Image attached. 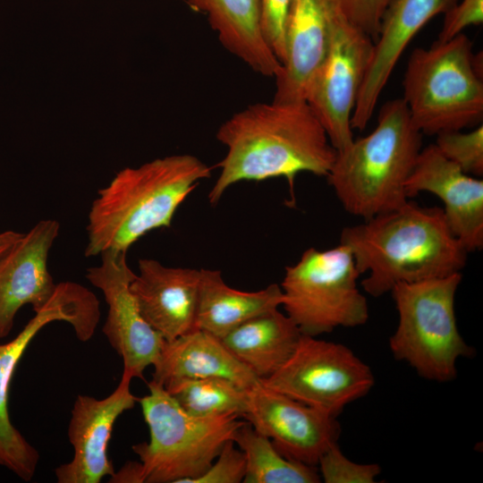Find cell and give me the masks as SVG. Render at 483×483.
<instances>
[{"label": "cell", "mask_w": 483, "mask_h": 483, "mask_svg": "<svg viewBox=\"0 0 483 483\" xmlns=\"http://www.w3.org/2000/svg\"><path fill=\"white\" fill-rule=\"evenodd\" d=\"M226 147L220 174L208 194L216 204L225 191L243 181L284 177L292 200L298 174L326 177L336 149L306 102L255 103L233 114L216 131Z\"/></svg>", "instance_id": "6da1fadb"}, {"label": "cell", "mask_w": 483, "mask_h": 483, "mask_svg": "<svg viewBox=\"0 0 483 483\" xmlns=\"http://www.w3.org/2000/svg\"><path fill=\"white\" fill-rule=\"evenodd\" d=\"M363 290L379 297L402 283L461 273L468 251L451 232L442 208L404 205L342 230Z\"/></svg>", "instance_id": "7a4b0ae2"}, {"label": "cell", "mask_w": 483, "mask_h": 483, "mask_svg": "<svg viewBox=\"0 0 483 483\" xmlns=\"http://www.w3.org/2000/svg\"><path fill=\"white\" fill-rule=\"evenodd\" d=\"M211 167L195 156L172 155L120 170L89 211L86 257L126 251L142 236L170 227L180 205Z\"/></svg>", "instance_id": "3957f363"}, {"label": "cell", "mask_w": 483, "mask_h": 483, "mask_svg": "<svg viewBox=\"0 0 483 483\" xmlns=\"http://www.w3.org/2000/svg\"><path fill=\"white\" fill-rule=\"evenodd\" d=\"M422 135L402 98L386 102L375 129L336 151L326 176L345 211L367 220L404 205Z\"/></svg>", "instance_id": "277c9868"}, {"label": "cell", "mask_w": 483, "mask_h": 483, "mask_svg": "<svg viewBox=\"0 0 483 483\" xmlns=\"http://www.w3.org/2000/svg\"><path fill=\"white\" fill-rule=\"evenodd\" d=\"M402 87V99L421 134L462 131L482 123V73L463 33L414 49Z\"/></svg>", "instance_id": "5b68a950"}, {"label": "cell", "mask_w": 483, "mask_h": 483, "mask_svg": "<svg viewBox=\"0 0 483 483\" xmlns=\"http://www.w3.org/2000/svg\"><path fill=\"white\" fill-rule=\"evenodd\" d=\"M138 398L149 441L132 445L140 483H191L202 475L245 422L237 414L197 417L185 411L152 380Z\"/></svg>", "instance_id": "8992f818"}, {"label": "cell", "mask_w": 483, "mask_h": 483, "mask_svg": "<svg viewBox=\"0 0 483 483\" xmlns=\"http://www.w3.org/2000/svg\"><path fill=\"white\" fill-rule=\"evenodd\" d=\"M462 278V273H454L398 284L390 291L398 323L389 338V349L395 360L427 380H453L459 359L475 353L462 336L455 316L454 300Z\"/></svg>", "instance_id": "52a82bcc"}, {"label": "cell", "mask_w": 483, "mask_h": 483, "mask_svg": "<svg viewBox=\"0 0 483 483\" xmlns=\"http://www.w3.org/2000/svg\"><path fill=\"white\" fill-rule=\"evenodd\" d=\"M360 275L347 246L309 248L285 267L281 306L306 335L362 326L369 314L367 299L358 288Z\"/></svg>", "instance_id": "ba28073f"}, {"label": "cell", "mask_w": 483, "mask_h": 483, "mask_svg": "<svg viewBox=\"0 0 483 483\" xmlns=\"http://www.w3.org/2000/svg\"><path fill=\"white\" fill-rule=\"evenodd\" d=\"M259 381L335 417L375 385L371 369L349 347L306 335H301L287 361Z\"/></svg>", "instance_id": "9c48e42d"}, {"label": "cell", "mask_w": 483, "mask_h": 483, "mask_svg": "<svg viewBox=\"0 0 483 483\" xmlns=\"http://www.w3.org/2000/svg\"><path fill=\"white\" fill-rule=\"evenodd\" d=\"M99 305L96 295L74 282L56 284L50 301L10 342L0 344V465L22 480L32 479L39 453L12 424L8 413V394L14 370L35 335L54 321L69 323L80 341L89 339L97 326Z\"/></svg>", "instance_id": "30bf717a"}, {"label": "cell", "mask_w": 483, "mask_h": 483, "mask_svg": "<svg viewBox=\"0 0 483 483\" xmlns=\"http://www.w3.org/2000/svg\"><path fill=\"white\" fill-rule=\"evenodd\" d=\"M330 8L328 50L308 85L305 102L338 151L353 140L352 115L371 59L374 41Z\"/></svg>", "instance_id": "8fae6325"}, {"label": "cell", "mask_w": 483, "mask_h": 483, "mask_svg": "<svg viewBox=\"0 0 483 483\" xmlns=\"http://www.w3.org/2000/svg\"><path fill=\"white\" fill-rule=\"evenodd\" d=\"M126 251L106 250L100 264L86 271L87 280L99 289L108 306L103 333L123 363V373L143 379L153 366L165 339L143 318L131 291L135 273L127 263Z\"/></svg>", "instance_id": "7c38bea8"}, {"label": "cell", "mask_w": 483, "mask_h": 483, "mask_svg": "<svg viewBox=\"0 0 483 483\" xmlns=\"http://www.w3.org/2000/svg\"><path fill=\"white\" fill-rule=\"evenodd\" d=\"M242 418L268 437L286 457L317 466L320 456L337 444L336 417L263 386L248 389Z\"/></svg>", "instance_id": "4fadbf2b"}, {"label": "cell", "mask_w": 483, "mask_h": 483, "mask_svg": "<svg viewBox=\"0 0 483 483\" xmlns=\"http://www.w3.org/2000/svg\"><path fill=\"white\" fill-rule=\"evenodd\" d=\"M131 379L123 372L115 390L104 399L77 395L68 425L73 456L55 468L58 483H99L114 473L107 445L116 419L138 402L130 390Z\"/></svg>", "instance_id": "5bb4252c"}, {"label": "cell", "mask_w": 483, "mask_h": 483, "mask_svg": "<svg viewBox=\"0 0 483 483\" xmlns=\"http://www.w3.org/2000/svg\"><path fill=\"white\" fill-rule=\"evenodd\" d=\"M409 198L430 192L444 204L453 235L468 252L483 247V181L464 173L430 144L421 148L405 184Z\"/></svg>", "instance_id": "9a60e30c"}, {"label": "cell", "mask_w": 483, "mask_h": 483, "mask_svg": "<svg viewBox=\"0 0 483 483\" xmlns=\"http://www.w3.org/2000/svg\"><path fill=\"white\" fill-rule=\"evenodd\" d=\"M60 224L54 219L37 223L0 260V339L8 335L21 307L42 309L56 284L48 269L50 250Z\"/></svg>", "instance_id": "2e32d148"}, {"label": "cell", "mask_w": 483, "mask_h": 483, "mask_svg": "<svg viewBox=\"0 0 483 483\" xmlns=\"http://www.w3.org/2000/svg\"><path fill=\"white\" fill-rule=\"evenodd\" d=\"M456 0H391L374 41L371 59L352 115V129L362 131L404 49L434 16L447 12Z\"/></svg>", "instance_id": "e0dca14e"}, {"label": "cell", "mask_w": 483, "mask_h": 483, "mask_svg": "<svg viewBox=\"0 0 483 483\" xmlns=\"http://www.w3.org/2000/svg\"><path fill=\"white\" fill-rule=\"evenodd\" d=\"M131 291L146 321L165 342L196 327L200 269L141 258Z\"/></svg>", "instance_id": "ac0fdd59"}, {"label": "cell", "mask_w": 483, "mask_h": 483, "mask_svg": "<svg viewBox=\"0 0 483 483\" xmlns=\"http://www.w3.org/2000/svg\"><path fill=\"white\" fill-rule=\"evenodd\" d=\"M331 8L326 0H292L285 24V55L273 100L305 102L308 85L330 42Z\"/></svg>", "instance_id": "d6986e66"}, {"label": "cell", "mask_w": 483, "mask_h": 483, "mask_svg": "<svg viewBox=\"0 0 483 483\" xmlns=\"http://www.w3.org/2000/svg\"><path fill=\"white\" fill-rule=\"evenodd\" d=\"M153 367L151 380L163 387L180 380L212 377L226 378L244 389L259 383L220 338L199 328L165 342Z\"/></svg>", "instance_id": "ffe728a7"}, {"label": "cell", "mask_w": 483, "mask_h": 483, "mask_svg": "<svg viewBox=\"0 0 483 483\" xmlns=\"http://www.w3.org/2000/svg\"><path fill=\"white\" fill-rule=\"evenodd\" d=\"M205 13L222 46L255 72L275 78L282 64L261 29V0H186Z\"/></svg>", "instance_id": "44dd1931"}, {"label": "cell", "mask_w": 483, "mask_h": 483, "mask_svg": "<svg viewBox=\"0 0 483 483\" xmlns=\"http://www.w3.org/2000/svg\"><path fill=\"white\" fill-rule=\"evenodd\" d=\"M301 335L296 324L277 308L242 323L221 341L261 380L272 376L287 361Z\"/></svg>", "instance_id": "7402d4cb"}, {"label": "cell", "mask_w": 483, "mask_h": 483, "mask_svg": "<svg viewBox=\"0 0 483 483\" xmlns=\"http://www.w3.org/2000/svg\"><path fill=\"white\" fill-rule=\"evenodd\" d=\"M282 300L279 284L243 292L226 284L220 270L200 269L196 327L221 339L248 319L279 308Z\"/></svg>", "instance_id": "603a6c76"}, {"label": "cell", "mask_w": 483, "mask_h": 483, "mask_svg": "<svg viewBox=\"0 0 483 483\" xmlns=\"http://www.w3.org/2000/svg\"><path fill=\"white\" fill-rule=\"evenodd\" d=\"M233 440L245 456L244 483L321 482L317 466L286 457L246 420Z\"/></svg>", "instance_id": "cb8c5ba5"}, {"label": "cell", "mask_w": 483, "mask_h": 483, "mask_svg": "<svg viewBox=\"0 0 483 483\" xmlns=\"http://www.w3.org/2000/svg\"><path fill=\"white\" fill-rule=\"evenodd\" d=\"M188 413L197 417L237 414L242 417L248 402V389L223 377L176 381L164 387Z\"/></svg>", "instance_id": "d4e9b609"}, {"label": "cell", "mask_w": 483, "mask_h": 483, "mask_svg": "<svg viewBox=\"0 0 483 483\" xmlns=\"http://www.w3.org/2000/svg\"><path fill=\"white\" fill-rule=\"evenodd\" d=\"M438 150L450 161L470 175L483 174V126H476L469 132L451 131L436 135Z\"/></svg>", "instance_id": "484cf974"}, {"label": "cell", "mask_w": 483, "mask_h": 483, "mask_svg": "<svg viewBox=\"0 0 483 483\" xmlns=\"http://www.w3.org/2000/svg\"><path fill=\"white\" fill-rule=\"evenodd\" d=\"M317 468L321 481L326 483H373L381 473L377 463H358L347 458L338 444L320 456Z\"/></svg>", "instance_id": "4316f807"}, {"label": "cell", "mask_w": 483, "mask_h": 483, "mask_svg": "<svg viewBox=\"0 0 483 483\" xmlns=\"http://www.w3.org/2000/svg\"><path fill=\"white\" fill-rule=\"evenodd\" d=\"M391 0H326L349 22L376 40L382 16Z\"/></svg>", "instance_id": "83f0119b"}, {"label": "cell", "mask_w": 483, "mask_h": 483, "mask_svg": "<svg viewBox=\"0 0 483 483\" xmlns=\"http://www.w3.org/2000/svg\"><path fill=\"white\" fill-rule=\"evenodd\" d=\"M245 470L243 453L230 440L207 470L191 483H240L243 481Z\"/></svg>", "instance_id": "f1b7e54d"}, {"label": "cell", "mask_w": 483, "mask_h": 483, "mask_svg": "<svg viewBox=\"0 0 483 483\" xmlns=\"http://www.w3.org/2000/svg\"><path fill=\"white\" fill-rule=\"evenodd\" d=\"M292 0H261V29L269 47L282 64L285 55V24Z\"/></svg>", "instance_id": "f546056e"}, {"label": "cell", "mask_w": 483, "mask_h": 483, "mask_svg": "<svg viewBox=\"0 0 483 483\" xmlns=\"http://www.w3.org/2000/svg\"><path fill=\"white\" fill-rule=\"evenodd\" d=\"M445 20L439 33V40L449 39L471 25L483 21V0H461L445 13Z\"/></svg>", "instance_id": "4dcf8cb0"}, {"label": "cell", "mask_w": 483, "mask_h": 483, "mask_svg": "<svg viewBox=\"0 0 483 483\" xmlns=\"http://www.w3.org/2000/svg\"><path fill=\"white\" fill-rule=\"evenodd\" d=\"M21 236V233L15 231L0 233V260L10 251Z\"/></svg>", "instance_id": "1f68e13d"}, {"label": "cell", "mask_w": 483, "mask_h": 483, "mask_svg": "<svg viewBox=\"0 0 483 483\" xmlns=\"http://www.w3.org/2000/svg\"><path fill=\"white\" fill-rule=\"evenodd\" d=\"M97 301H98V300H97ZM98 305H99V301H98ZM99 318H100V309H99ZM98 322H99V319H98ZM97 324H98V323H97ZM96 328H97V327H96ZM95 330H96V329H95ZM94 333H95V332H94ZM94 333H93V335H94ZM92 335H91L89 339L84 340V341H81V342H86V341L89 340V339L92 337Z\"/></svg>", "instance_id": "d6a6232c"}]
</instances>
